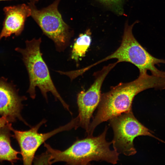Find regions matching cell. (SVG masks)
<instances>
[{
	"instance_id": "6da1fadb",
	"label": "cell",
	"mask_w": 165,
	"mask_h": 165,
	"mask_svg": "<svg viewBox=\"0 0 165 165\" xmlns=\"http://www.w3.org/2000/svg\"><path fill=\"white\" fill-rule=\"evenodd\" d=\"M165 89V76L139 73L138 78L127 83H120L101 94L97 110L86 132L92 135L100 124L132 110L133 101L140 92L148 89Z\"/></svg>"
},
{
	"instance_id": "7a4b0ae2",
	"label": "cell",
	"mask_w": 165,
	"mask_h": 165,
	"mask_svg": "<svg viewBox=\"0 0 165 165\" xmlns=\"http://www.w3.org/2000/svg\"><path fill=\"white\" fill-rule=\"evenodd\" d=\"M108 129L106 126L103 133L98 136L88 135L85 138L79 139L64 151L53 148L45 142L48 164L64 162L69 165H88L92 161L117 163L119 154L110 148L112 141L108 142L106 139Z\"/></svg>"
},
{
	"instance_id": "3957f363",
	"label": "cell",
	"mask_w": 165,
	"mask_h": 165,
	"mask_svg": "<svg viewBox=\"0 0 165 165\" xmlns=\"http://www.w3.org/2000/svg\"><path fill=\"white\" fill-rule=\"evenodd\" d=\"M40 38H33L26 41L24 49L16 48L15 50L21 53L27 70L29 77V86L27 92L33 99L36 96L35 88L38 87L42 94L48 100L47 94L51 92L55 99L59 100L64 108L72 114L69 105L65 102L58 92L52 81L48 67L44 61L41 52Z\"/></svg>"
},
{
	"instance_id": "277c9868",
	"label": "cell",
	"mask_w": 165,
	"mask_h": 165,
	"mask_svg": "<svg viewBox=\"0 0 165 165\" xmlns=\"http://www.w3.org/2000/svg\"><path fill=\"white\" fill-rule=\"evenodd\" d=\"M134 24L129 26L126 24L122 43L114 52L91 66L114 58L118 60V63L122 62L131 63L138 68L139 73L147 72L148 70L152 74L165 76V72L159 70L155 66L160 63L165 64V61L153 57L139 43L132 34Z\"/></svg>"
},
{
	"instance_id": "5b68a950",
	"label": "cell",
	"mask_w": 165,
	"mask_h": 165,
	"mask_svg": "<svg viewBox=\"0 0 165 165\" xmlns=\"http://www.w3.org/2000/svg\"><path fill=\"white\" fill-rule=\"evenodd\" d=\"M60 0H56L47 7L38 9L35 3H28L31 16L44 33L55 43L56 50L63 51L68 46L73 31L63 20L58 9Z\"/></svg>"
},
{
	"instance_id": "8992f818",
	"label": "cell",
	"mask_w": 165,
	"mask_h": 165,
	"mask_svg": "<svg viewBox=\"0 0 165 165\" xmlns=\"http://www.w3.org/2000/svg\"><path fill=\"white\" fill-rule=\"evenodd\" d=\"M109 121L114 133L112 144L114 149L119 154L127 156L135 155L137 151L133 141L139 136H148L165 142L154 136L150 130L139 122L134 115L132 110Z\"/></svg>"
},
{
	"instance_id": "52a82bcc",
	"label": "cell",
	"mask_w": 165,
	"mask_h": 165,
	"mask_svg": "<svg viewBox=\"0 0 165 165\" xmlns=\"http://www.w3.org/2000/svg\"><path fill=\"white\" fill-rule=\"evenodd\" d=\"M43 119L39 123L30 129L25 131L16 130L9 126L13 136L17 141L20 148L23 163L25 165H31L34 160L35 153L42 144L47 139L60 132L70 130L78 127L79 119L77 116L69 122L49 132L40 133L38 132L40 127L46 122Z\"/></svg>"
},
{
	"instance_id": "ba28073f",
	"label": "cell",
	"mask_w": 165,
	"mask_h": 165,
	"mask_svg": "<svg viewBox=\"0 0 165 165\" xmlns=\"http://www.w3.org/2000/svg\"><path fill=\"white\" fill-rule=\"evenodd\" d=\"M117 63L116 62L110 64L95 73V80L90 88L86 91H81L78 95V127L84 129L86 132L89 129L93 114L100 103L103 82L109 72Z\"/></svg>"
},
{
	"instance_id": "9c48e42d",
	"label": "cell",
	"mask_w": 165,
	"mask_h": 165,
	"mask_svg": "<svg viewBox=\"0 0 165 165\" xmlns=\"http://www.w3.org/2000/svg\"><path fill=\"white\" fill-rule=\"evenodd\" d=\"M26 99L25 96H19L15 87L6 80L0 78V115L7 118L10 122L18 119L28 125L21 115L22 102Z\"/></svg>"
},
{
	"instance_id": "30bf717a",
	"label": "cell",
	"mask_w": 165,
	"mask_h": 165,
	"mask_svg": "<svg viewBox=\"0 0 165 165\" xmlns=\"http://www.w3.org/2000/svg\"><path fill=\"white\" fill-rule=\"evenodd\" d=\"M3 10L5 17L0 34V40L12 34L20 35L23 30L26 19L31 14L29 6L24 4L6 7Z\"/></svg>"
},
{
	"instance_id": "8fae6325",
	"label": "cell",
	"mask_w": 165,
	"mask_h": 165,
	"mask_svg": "<svg viewBox=\"0 0 165 165\" xmlns=\"http://www.w3.org/2000/svg\"><path fill=\"white\" fill-rule=\"evenodd\" d=\"M10 124L8 123L0 129V161L6 160L13 163L19 159L17 155L20 152L11 146Z\"/></svg>"
},
{
	"instance_id": "7c38bea8",
	"label": "cell",
	"mask_w": 165,
	"mask_h": 165,
	"mask_svg": "<svg viewBox=\"0 0 165 165\" xmlns=\"http://www.w3.org/2000/svg\"><path fill=\"white\" fill-rule=\"evenodd\" d=\"M91 32L87 30L84 34H80L74 42L71 54V58L75 61L77 65L80 59L83 57L90 46L91 42Z\"/></svg>"
},
{
	"instance_id": "4fadbf2b",
	"label": "cell",
	"mask_w": 165,
	"mask_h": 165,
	"mask_svg": "<svg viewBox=\"0 0 165 165\" xmlns=\"http://www.w3.org/2000/svg\"><path fill=\"white\" fill-rule=\"evenodd\" d=\"M103 3L109 5H117L119 4L122 0H99Z\"/></svg>"
},
{
	"instance_id": "5bb4252c",
	"label": "cell",
	"mask_w": 165,
	"mask_h": 165,
	"mask_svg": "<svg viewBox=\"0 0 165 165\" xmlns=\"http://www.w3.org/2000/svg\"><path fill=\"white\" fill-rule=\"evenodd\" d=\"M10 122V121L5 116H2L0 117V129Z\"/></svg>"
},
{
	"instance_id": "9a60e30c",
	"label": "cell",
	"mask_w": 165,
	"mask_h": 165,
	"mask_svg": "<svg viewBox=\"0 0 165 165\" xmlns=\"http://www.w3.org/2000/svg\"><path fill=\"white\" fill-rule=\"evenodd\" d=\"M4 0H0V1H4ZM29 1L30 2H34L35 3L37 2L38 1V0H29Z\"/></svg>"
}]
</instances>
